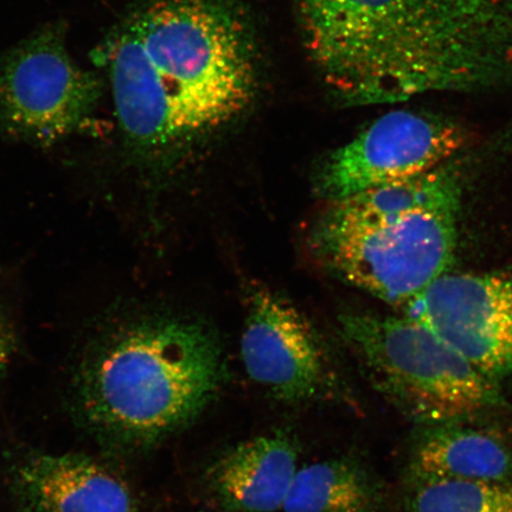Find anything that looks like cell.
<instances>
[{
	"mask_svg": "<svg viewBox=\"0 0 512 512\" xmlns=\"http://www.w3.org/2000/svg\"><path fill=\"white\" fill-rule=\"evenodd\" d=\"M124 142L157 156L245 112L256 92L246 22L228 0H139L92 54Z\"/></svg>",
	"mask_w": 512,
	"mask_h": 512,
	"instance_id": "obj_1",
	"label": "cell"
},
{
	"mask_svg": "<svg viewBox=\"0 0 512 512\" xmlns=\"http://www.w3.org/2000/svg\"><path fill=\"white\" fill-rule=\"evenodd\" d=\"M306 49L354 105L512 82V19L494 0H298Z\"/></svg>",
	"mask_w": 512,
	"mask_h": 512,
	"instance_id": "obj_2",
	"label": "cell"
},
{
	"mask_svg": "<svg viewBox=\"0 0 512 512\" xmlns=\"http://www.w3.org/2000/svg\"><path fill=\"white\" fill-rule=\"evenodd\" d=\"M219 345L206 329L152 318L96 339L76 383L86 424L123 446H149L194 421L219 392Z\"/></svg>",
	"mask_w": 512,
	"mask_h": 512,
	"instance_id": "obj_3",
	"label": "cell"
},
{
	"mask_svg": "<svg viewBox=\"0 0 512 512\" xmlns=\"http://www.w3.org/2000/svg\"><path fill=\"white\" fill-rule=\"evenodd\" d=\"M462 202L456 160L334 202L315 229L320 256L349 283L403 309L456 255Z\"/></svg>",
	"mask_w": 512,
	"mask_h": 512,
	"instance_id": "obj_4",
	"label": "cell"
},
{
	"mask_svg": "<svg viewBox=\"0 0 512 512\" xmlns=\"http://www.w3.org/2000/svg\"><path fill=\"white\" fill-rule=\"evenodd\" d=\"M341 326L377 389L418 426L476 422L509 406L502 384L418 320L351 313Z\"/></svg>",
	"mask_w": 512,
	"mask_h": 512,
	"instance_id": "obj_5",
	"label": "cell"
},
{
	"mask_svg": "<svg viewBox=\"0 0 512 512\" xmlns=\"http://www.w3.org/2000/svg\"><path fill=\"white\" fill-rule=\"evenodd\" d=\"M105 81L67 49V28L55 22L0 55V131L38 146L73 136L88 123Z\"/></svg>",
	"mask_w": 512,
	"mask_h": 512,
	"instance_id": "obj_6",
	"label": "cell"
},
{
	"mask_svg": "<svg viewBox=\"0 0 512 512\" xmlns=\"http://www.w3.org/2000/svg\"><path fill=\"white\" fill-rule=\"evenodd\" d=\"M470 143L465 128L446 118L409 110L389 112L325 160L318 191L337 202L407 181L454 162Z\"/></svg>",
	"mask_w": 512,
	"mask_h": 512,
	"instance_id": "obj_7",
	"label": "cell"
},
{
	"mask_svg": "<svg viewBox=\"0 0 512 512\" xmlns=\"http://www.w3.org/2000/svg\"><path fill=\"white\" fill-rule=\"evenodd\" d=\"M403 310L492 381L512 379V266L446 273Z\"/></svg>",
	"mask_w": 512,
	"mask_h": 512,
	"instance_id": "obj_8",
	"label": "cell"
},
{
	"mask_svg": "<svg viewBox=\"0 0 512 512\" xmlns=\"http://www.w3.org/2000/svg\"><path fill=\"white\" fill-rule=\"evenodd\" d=\"M241 356L248 375L286 405L311 402L328 387V364L311 325L271 292L254 294Z\"/></svg>",
	"mask_w": 512,
	"mask_h": 512,
	"instance_id": "obj_9",
	"label": "cell"
},
{
	"mask_svg": "<svg viewBox=\"0 0 512 512\" xmlns=\"http://www.w3.org/2000/svg\"><path fill=\"white\" fill-rule=\"evenodd\" d=\"M14 488L28 512H138L124 480L78 454H42L18 467Z\"/></svg>",
	"mask_w": 512,
	"mask_h": 512,
	"instance_id": "obj_10",
	"label": "cell"
},
{
	"mask_svg": "<svg viewBox=\"0 0 512 512\" xmlns=\"http://www.w3.org/2000/svg\"><path fill=\"white\" fill-rule=\"evenodd\" d=\"M298 459L296 440L285 432L243 441L209 467L210 494L223 512L283 510Z\"/></svg>",
	"mask_w": 512,
	"mask_h": 512,
	"instance_id": "obj_11",
	"label": "cell"
},
{
	"mask_svg": "<svg viewBox=\"0 0 512 512\" xmlns=\"http://www.w3.org/2000/svg\"><path fill=\"white\" fill-rule=\"evenodd\" d=\"M407 471L471 482L512 483V443L476 427L475 422L418 426Z\"/></svg>",
	"mask_w": 512,
	"mask_h": 512,
	"instance_id": "obj_12",
	"label": "cell"
},
{
	"mask_svg": "<svg viewBox=\"0 0 512 512\" xmlns=\"http://www.w3.org/2000/svg\"><path fill=\"white\" fill-rule=\"evenodd\" d=\"M379 482L366 466L338 457L300 467L284 512H380Z\"/></svg>",
	"mask_w": 512,
	"mask_h": 512,
	"instance_id": "obj_13",
	"label": "cell"
},
{
	"mask_svg": "<svg viewBox=\"0 0 512 512\" xmlns=\"http://www.w3.org/2000/svg\"><path fill=\"white\" fill-rule=\"evenodd\" d=\"M403 512H512V483L471 482L406 471Z\"/></svg>",
	"mask_w": 512,
	"mask_h": 512,
	"instance_id": "obj_14",
	"label": "cell"
},
{
	"mask_svg": "<svg viewBox=\"0 0 512 512\" xmlns=\"http://www.w3.org/2000/svg\"><path fill=\"white\" fill-rule=\"evenodd\" d=\"M17 334L8 311L0 304V380L8 370L17 351Z\"/></svg>",
	"mask_w": 512,
	"mask_h": 512,
	"instance_id": "obj_15",
	"label": "cell"
},
{
	"mask_svg": "<svg viewBox=\"0 0 512 512\" xmlns=\"http://www.w3.org/2000/svg\"><path fill=\"white\" fill-rule=\"evenodd\" d=\"M509 2H512V0H509Z\"/></svg>",
	"mask_w": 512,
	"mask_h": 512,
	"instance_id": "obj_16",
	"label": "cell"
}]
</instances>
